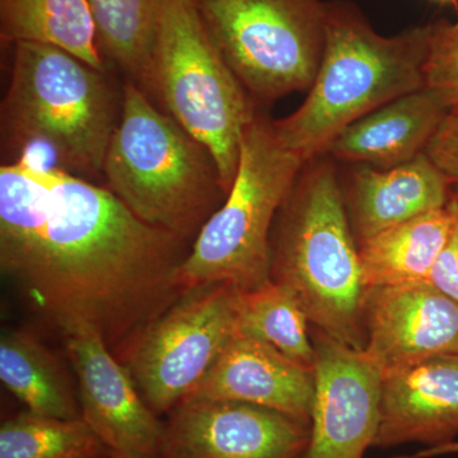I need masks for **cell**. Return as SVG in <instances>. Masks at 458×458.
Returning a JSON list of instances; mask_svg holds the SVG:
<instances>
[{"label": "cell", "instance_id": "obj_1", "mask_svg": "<svg viewBox=\"0 0 458 458\" xmlns=\"http://www.w3.org/2000/svg\"><path fill=\"white\" fill-rule=\"evenodd\" d=\"M191 245L84 177L23 159L0 168L3 276L63 335L89 327L117 360L183 293Z\"/></svg>", "mask_w": 458, "mask_h": 458}, {"label": "cell", "instance_id": "obj_2", "mask_svg": "<svg viewBox=\"0 0 458 458\" xmlns=\"http://www.w3.org/2000/svg\"><path fill=\"white\" fill-rule=\"evenodd\" d=\"M429 25L382 36L349 0L327 2L321 64L302 105L273 123L304 162L325 156L337 135L388 102L424 89Z\"/></svg>", "mask_w": 458, "mask_h": 458}, {"label": "cell", "instance_id": "obj_3", "mask_svg": "<svg viewBox=\"0 0 458 458\" xmlns=\"http://www.w3.org/2000/svg\"><path fill=\"white\" fill-rule=\"evenodd\" d=\"M270 276L294 292L315 328L363 351L360 246L331 157L307 162L280 208Z\"/></svg>", "mask_w": 458, "mask_h": 458}, {"label": "cell", "instance_id": "obj_4", "mask_svg": "<svg viewBox=\"0 0 458 458\" xmlns=\"http://www.w3.org/2000/svg\"><path fill=\"white\" fill-rule=\"evenodd\" d=\"M12 47L11 82L2 102L3 137L26 149L49 150L57 168L77 176L104 177L123 89H116L108 71L59 47L38 42Z\"/></svg>", "mask_w": 458, "mask_h": 458}, {"label": "cell", "instance_id": "obj_5", "mask_svg": "<svg viewBox=\"0 0 458 458\" xmlns=\"http://www.w3.org/2000/svg\"><path fill=\"white\" fill-rule=\"evenodd\" d=\"M106 159L107 188L144 222L194 242L225 203L216 159L131 81Z\"/></svg>", "mask_w": 458, "mask_h": 458}, {"label": "cell", "instance_id": "obj_6", "mask_svg": "<svg viewBox=\"0 0 458 458\" xmlns=\"http://www.w3.org/2000/svg\"><path fill=\"white\" fill-rule=\"evenodd\" d=\"M306 162L258 113L241 141L233 185L200 229L177 273L181 291L225 283L252 291L271 280V233Z\"/></svg>", "mask_w": 458, "mask_h": 458}, {"label": "cell", "instance_id": "obj_7", "mask_svg": "<svg viewBox=\"0 0 458 458\" xmlns=\"http://www.w3.org/2000/svg\"><path fill=\"white\" fill-rule=\"evenodd\" d=\"M147 95L212 153L225 192L233 185L241 141L258 114L229 68L194 0H170L162 17ZM155 101V99H153Z\"/></svg>", "mask_w": 458, "mask_h": 458}, {"label": "cell", "instance_id": "obj_8", "mask_svg": "<svg viewBox=\"0 0 458 458\" xmlns=\"http://www.w3.org/2000/svg\"><path fill=\"white\" fill-rule=\"evenodd\" d=\"M210 38L256 102L309 92L325 47L324 0H194Z\"/></svg>", "mask_w": 458, "mask_h": 458}, {"label": "cell", "instance_id": "obj_9", "mask_svg": "<svg viewBox=\"0 0 458 458\" xmlns=\"http://www.w3.org/2000/svg\"><path fill=\"white\" fill-rule=\"evenodd\" d=\"M240 294L225 283L188 289L119 358L157 415L191 396L237 333Z\"/></svg>", "mask_w": 458, "mask_h": 458}, {"label": "cell", "instance_id": "obj_10", "mask_svg": "<svg viewBox=\"0 0 458 458\" xmlns=\"http://www.w3.org/2000/svg\"><path fill=\"white\" fill-rule=\"evenodd\" d=\"M311 426L276 410L188 399L167 414L158 458H302Z\"/></svg>", "mask_w": 458, "mask_h": 458}, {"label": "cell", "instance_id": "obj_11", "mask_svg": "<svg viewBox=\"0 0 458 458\" xmlns=\"http://www.w3.org/2000/svg\"><path fill=\"white\" fill-rule=\"evenodd\" d=\"M315 396L302 458H364L379 424L382 370L364 351L313 330Z\"/></svg>", "mask_w": 458, "mask_h": 458}, {"label": "cell", "instance_id": "obj_12", "mask_svg": "<svg viewBox=\"0 0 458 458\" xmlns=\"http://www.w3.org/2000/svg\"><path fill=\"white\" fill-rule=\"evenodd\" d=\"M77 377L81 419L108 454L123 458H158L165 421L141 396L128 369L89 327L64 334Z\"/></svg>", "mask_w": 458, "mask_h": 458}, {"label": "cell", "instance_id": "obj_13", "mask_svg": "<svg viewBox=\"0 0 458 458\" xmlns=\"http://www.w3.org/2000/svg\"><path fill=\"white\" fill-rule=\"evenodd\" d=\"M363 327L381 370L458 355V303L428 282L366 289Z\"/></svg>", "mask_w": 458, "mask_h": 458}, {"label": "cell", "instance_id": "obj_14", "mask_svg": "<svg viewBox=\"0 0 458 458\" xmlns=\"http://www.w3.org/2000/svg\"><path fill=\"white\" fill-rule=\"evenodd\" d=\"M458 438V355L382 370L373 447L447 445Z\"/></svg>", "mask_w": 458, "mask_h": 458}, {"label": "cell", "instance_id": "obj_15", "mask_svg": "<svg viewBox=\"0 0 458 458\" xmlns=\"http://www.w3.org/2000/svg\"><path fill=\"white\" fill-rule=\"evenodd\" d=\"M313 396V369L237 331L188 399L254 403L311 426Z\"/></svg>", "mask_w": 458, "mask_h": 458}, {"label": "cell", "instance_id": "obj_16", "mask_svg": "<svg viewBox=\"0 0 458 458\" xmlns=\"http://www.w3.org/2000/svg\"><path fill=\"white\" fill-rule=\"evenodd\" d=\"M452 186L426 152L386 170L357 165L344 197L358 245L385 229L447 207Z\"/></svg>", "mask_w": 458, "mask_h": 458}, {"label": "cell", "instance_id": "obj_17", "mask_svg": "<svg viewBox=\"0 0 458 458\" xmlns=\"http://www.w3.org/2000/svg\"><path fill=\"white\" fill-rule=\"evenodd\" d=\"M448 108L426 87L352 123L328 146L335 161L393 168L426 152Z\"/></svg>", "mask_w": 458, "mask_h": 458}, {"label": "cell", "instance_id": "obj_18", "mask_svg": "<svg viewBox=\"0 0 458 458\" xmlns=\"http://www.w3.org/2000/svg\"><path fill=\"white\" fill-rule=\"evenodd\" d=\"M456 210L450 201L443 209L400 223L360 242L366 289L427 282L450 237Z\"/></svg>", "mask_w": 458, "mask_h": 458}, {"label": "cell", "instance_id": "obj_19", "mask_svg": "<svg viewBox=\"0 0 458 458\" xmlns=\"http://www.w3.org/2000/svg\"><path fill=\"white\" fill-rule=\"evenodd\" d=\"M0 40L51 45L108 71L89 0H0Z\"/></svg>", "mask_w": 458, "mask_h": 458}, {"label": "cell", "instance_id": "obj_20", "mask_svg": "<svg viewBox=\"0 0 458 458\" xmlns=\"http://www.w3.org/2000/svg\"><path fill=\"white\" fill-rule=\"evenodd\" d=\"M0 379L33 414L80 419L78 390L49 348L32 334L8 330L0 339Z\"/></svg>", "mask_w": 458, "mask_h": 458}, {"label": "cell", "instance_id": "obj_21", "mask_svg": "<svg viewBox=\"0 0 458 458\" xmlns=\"http://www.w3.org/2000/svg\"><path fill=\"white\" fill-rule=\"evenodd\" d=\"M99 51L147 93L157 35L170 0H89Z\"/></svg>", "mask_w": 458, "mask_h": 458}, {"label": "cell", "instance_id": "obj_22", "mask_svg": "<svg viewBox=\"0 0 458 458\" xmlns=\"http://www.w3.org/2000/svg\"><path fill=\"white\" fill-rule=\"evenodd\" d=\"M302 304L291 288L269 280L252 291H241L238 333L278 349L285 357L313 369L315 346Z\"/></svg>", "mask_w": 458, "mask_h": 458}, {"label": "cell", "instance_id": "obj_23", "mask_svg": "<svg viewBox=\"0 0 458 458\" xmlns=\"http://www.w3.org/2000/svg\"><path fill=\"white\" fill-rule=\"evenodd\" d=\"M107 454L82 419L42 417L27 411L0 426V458H90Z\"/></svg>", "mask_w": 458, "mask_h": 458}, {"label": "cell", "instance_id": "obj_24", "mask_svg": "<svg viewBox=\"0 0 458 458\" xmlns=\"http://www.w3.org/2000/svg\"><path fill=\"white\" fill-rule=\"evenodd\" d=\"M424 87L448 110L458 108V17L429 23Z\"/></svg>", "mask_w": 458, "mask_h": 458}, {"label": "cell", "instance_id": "obj_25", "mask_svg": "<svg viewBox=\"0 0 458 458\" xmlns=\"http://www.w3.org/2000/svg\"><path fill=\"white\" fill-rule=\"evenodd\" d=\"M426 153L452 185H458V108L448 111Z\"/></svg>", "mask_w": 458, "mask_h": 458}, {"label": "cell", "instance_id": "obj_26", "mask_svg": "<svg viewBox=\"0 0 458 458\" xmlns=\"http://www.w3.org/2000/svg\"><path fill=\"white\" fill-rule=\"evenodd\" d=\"M452 204L456 210L454 228L441 254L434 262L427 282L458 303V208L454 201Z\"/></svg>", "mask_w": 458, "mask_h": 458}, {"label": "cell", "instance_id": "obj_27", "mask_svg": "<svg viewBox=\"0 0 458 458\" xmlns=\"http://www.w3.org/2000/svg\"><path fill=\"white\" fill-rule=\"evenodd\" d=\"M448 454H458V439L447 443V445H438V447L426 448V450L419 451L418 454L406 456V458H434L448 456Z\"/></svg>", "mask_w": 458, "mask_h": 458}, {"label": "cell", "instance_id": "obj_28", "mask_svg": "<svg viewBox=\"0 0 458 458\" xmlns=\"http://www.w3.org/2000/svg\"><path fill=\"white\" fill-rule=\"evenodd\" d=\"M451 200L458 208V185L452 186Z\"/></svg>", "mask_w": 458, "mask_h": 458}, {"label": "cell", "instance_id": "obj_29", "mask_svg": "<svg viewBox=\"0 0 458 458\" xmlns=\"http://www.w3.org/2000/svg\"><path fill=\"white\" fill-rule=\"evenodd\" d=\"M433 2L442 3V4H454L458 9V0H433Z\"/></svg>", "mask_w": 458, "mask_h": 458}, {"label": "cell", "instance_id": "obj_30", "mask_svg": "<svg viewBox=\"0 0 458 458\" xmlns=\"http://www.w3.org/2000/svg\"><path fill=\"white\" fill-rule=\"evenodd\" d=\"M90 458H111L110 454H101V456L90 457Z\"/></svg>", "mask_w": 458, "mask_h": 458}, {"label": "cell", "instance_id": "obj_31", "mask_svg": "<svg viewBox=\"0 0 458 458\" xmlns=\"http://www.w3.org/2000/svg\"><path fill=\"white\" fill-rule=\"evenodd\" d=\"M110 456H111V458H123V457L117 456V454H110Z\"/></svg>", "mask_w": 458, "mask_h": 458}, {"label": "cell", "instance_id": "obj_32", "mask_svg": "<svg viewBox=\"0 0 458 458\" xmlns=\"http://www.w3.org/2000/svg\"><path fill=\"white\" fill-rule=\"evenodd\" d=\"M396 458H406V456H403V457H396Z\"/></svg>", "mask_w": 458, "mask_h": 458}]
</instances>
